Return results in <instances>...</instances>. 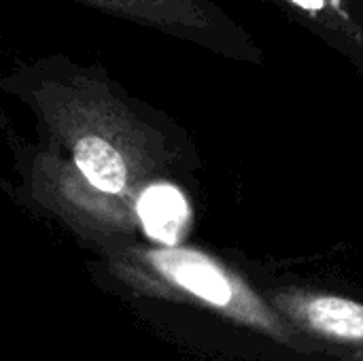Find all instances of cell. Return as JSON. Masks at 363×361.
Returning a JSON list of instances; mask_svg holds the SVG:
<instances>
[{
    "label": "cell",
    "instance_id": "1",
    "mask_svg": "<svg viewBox=\"0 0 363 361\" xmlns=\"http://www.w3.org/2000/svg\"><path fill=\"white\" fill-rule=\"evenodd\" d=\"M145 257L170 289L217 313L230 326L249 332L291 361L323 355L317 345L306 340L274 313L255 285L217 257L189 247H160Z\"/></svg>",
    "mask_w": 363,
    "mask_h": 361
},
{
    "label": "cell",
    "instance_id": "2",
    "mask_svg": "<svg viewBox=\"0 0 363 361\" xmlns=\"http://www.w3.org/2000/svg\"><path fill=\"white\" fill-rule=\"evenodd\" d=\"M274 313L323 355L363 361V302L302 283L257 287Z\"/></svg>",
    "mask_w": 363,
    "mask_h": 361
},
{
    "label": "cell",
    "instance_id": "3",
    "mask_svg": "<svg viewBox=\"0 0 363 361\" xmlns=\"http://www.w3.org/2000/svg\"><path fill=\"white\" fill-rule=\"evenodd\" d=\"M136 217L149 240L160 247H179L191 223V206L172 183L147 185L136 200Z\"/></svg>",
    "mask_w": 363,
    "mask_h": 361
},
{
    "label": "cell",
    "instance_id": "4",
    "mask_svg": "<svg viewBox=\"0 0 363 361\" xmlns=\"http://www.w3.org/2000/svg\"><path fill=\"white\" fill-rule=\"evenodd\" d=\"M72 160L81 177L102 194H123L128 187V168L121 151L106 136L85 132L72 147Z\"/></svg>",
    "mask_w": 363,
    "mask_h": 361
},
{
    "label": "cell",
    "instance_id": "5",
    "mask_svg": "<svg viewBox=\"0 0 363 361\" xmlns=\"http://www.w3.org/2000/svg\"><path fill=\"white\" fill-rule=\"evenodd\" d=\"M104 13L121 15L138 23H151L170 30L174 23L185 21L183 0H81Z\"/></svg>",
    "mask_w": 363,
    "mask_h": 361
},
{
    "label": "cell",
    "instance_id": "6",
    "mask_svg": "<svg viewBox=\"0 0 363 361\" xmlns=\"http://www.w3.org/2000/svg\"><path fill=\"white\" fill-rule=\"evenodd\" d=\"M294 2L300 4V6H304V9H308V11H319L325 4V0H294Z\"/></svg>",
    "mask_w": 363,
    "mask_h": 361
},
{
    "label": "cell",
    "instance_id": "7",
    "mask_svg": "<svg viewBox=\"0 0 363 361\" xmlns=\"http://www.w3.org/2000/svg\"><path fill=\"white\" fill-rule=\"evenodd\" d=\"M298 361H347V360H336V357H328V355H311V357H302Z\"/></svg>",
    "mask_w": 363,
    "mask_h": 361
}]
</instances>
